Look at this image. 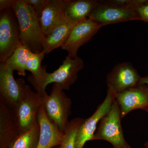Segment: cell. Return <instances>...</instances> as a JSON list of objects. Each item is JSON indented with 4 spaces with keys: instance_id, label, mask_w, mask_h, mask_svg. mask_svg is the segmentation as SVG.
<instances>
[{
    "instance_id": "10",
    "label": "cell",
    "mask_w": 148,
    "mask_h": 148,
    "mask_svg": "<svg viewBox=\"0 0 148 148\" xmlns=\"http://www.w3.org/2000/svg\"><path fill=\"white\" fill-rule=\"evenodd\" d=\"M88 18L96 21L102 27L119 22L138 20L136 14L130 8L112 5L104 1H99Z\"/></svg>"
},
{
    "instance_id": "2",
    "label": "cell",
    "mask_w": 148,
    "mask_h": 148,
    "mask_svg": "<svg viewBox=\"0 0 148 148\" xmlns=\"http://www.w3.org/2000/svg\"><path fill=\"white\" fill-rule=\"evenodd\" d=\"M84 66V62L79 56L72 58L67 56L62 65L53 73L46 71L42 78L38 80L29 75L28 80L42 98L47 95L45 89L50 83L59 85L63 90H69L76 82L78 73Z\"/></svg>"
},
{
    "instance_id": "1",
    "label": "cell",
    "mask_w": 148,
    "mask_h": 148,
    "mask_svg": "<svg viewBox=\"0 0 148 148\" xmlns=\"http://www.w3.org/2000/svg\"><path fill=\"white\" fill-rule=\"evenodd\" d=\"M12 9L18 21L21 43L33 53L42 52L46 36L35 11L24 0H16Z\"/></svg>"
},
{
    "instance_id": "8",
    "label": "cell",
    "mask_w": 148,
    "mask_h": 148,
    "mask_svg": "<svg viewBox=\"0 0 148 148\" xmlns=\"http://www.w3.org/2000/svg\"><path fill=\"white\" fill-rule=\"evenodd\" d=\"M13 71L5 63L0 64V98L12 110L22 98L27 84L23 79H14Z\"/></svg>"
},
{
    "instance_id": "7",
    "label": "cell",
    "mask_w": 148,
    "mask_h": 148,
    "mask_svg": "<svg viewBox=\"0 0 148 148\" xmlns=\"http://www.w3.org/2000/svg\"><path fill=\"white\" fill-rule=\"evenodd\" d=\"M21 43L11 8L0 14V62L5 63Z\"/></svg>"
},
{
    "instance_id": "4",
    "label": "cell",
    "mask_w": 148,
    "mask_h": 148,
    "mask_svg": "<svg viewBox=\"0 0 148 148\" xmlns=\"http://www.w3.org/2000/svg\"><path fill=\"white\" fill-rule=\"evenodd\" d=\"M121 119L119 107L115 100L109 112L99 123L92 140L108 141L113 148H131L124 138Z\"/></svg>"
},
{
    "instance_id": "22",
    "label": "cell",
    "mask_w": 148,
    "mask_h": 148,
    "mask_svg": "<svg viewBox=\"0 0 148 148\" xmlns=\"http://www.w3.org/2000/svg\"><path fill=\"white\" fill-rule=\"evenodd\" d=\"M130 8L136 14L138 20L148 22V0H135Z\"/></svg>"
},
{
    "instance_id": "5",
    "label": "cell",
    "mask_w": 148,
    "mask_h": 148,
    "mask_svg": "<svg viewBox=\"0 0 148 148\" xmlns=\"http://www.w3.org/2000/svg\"><path fill=\"white\" fill-rule=\"evenodd\" d=\"M41 105L39 94L26 84L24 95L13 110L19 134L38 124V113Z\"/></svg>"
},
{
    "instance_id": "11",
    "label": "cell",
    "mask_w": 148,
    "mask_h": 148,
    "mask_svg": "<svg viewBox=\"0 0 148 148\" xmlns=\"http://www.w3.org/2000/svg\"><path fill=\"white\" fill-rule=\"evenodd\" d=\"M141 77L132 64L123 62L117 64L107 76V86L116 93L140 84Z\"/></svg>"
},
{
    "instance_id": "19",
    "label": "cell",
    "mask_w": 148,
    "mask_h": 148,
    "mask_svg": "<svg viewBox=\"0 0 148 148\" xmlns=\"http://www.w3.org/2000/svg\"><path fill=\"white\" fill-rule=\"evenodd\" d=\"M40 135L38 123L18 134L10 143L8 148H36Z\"/></svg>"
},
{
    "instance_id": "13",
    "label": "cell",
    "mask_w": 148,
    "mask_h": 148,
    "mask_svg": "<svg viewBox=\"0 0 148 148\" xmlns=\"http://www.w3.org/2000/svg\"><path fill=\"white\" fill-rule=\"evenodd\" d=\"M69 0H47L39 18L40 25L45 36L66 20L65 10Z\"/></svg>"
},
{
    "instance_id": "3",
    "label": "cell",
    "mask_w": 148,
    "mask_h": 148,
    "mask_svg": "<svg viewBox=\"0 0 148 148\" xmlns=\"http://www.w3.org/2000/svg\"><path fill=\"white\" fill-rule=\"evenodd\" d=\"M58 84H53L50 95L41 98L42 105L49 120L64 133L70 121L72 102Z\"/></svg>"
},
{
    "instance_id": "18",
    "label": "cell",
    "mask_w": 148,
    "mask_h": 148,
    "mask_svg": "<svg viewBox=\"0 0 148 148\" xmlns=\"http://www.w3.org/2000/svg\"><path fill=\"white\" fill-rule=\"evenodd\" d=\"M33 53L21 43L5 63L14 71H16L19 75L25 76L26 64Z\"/></svg>"
},
{
    "instance_id": "6",
    "label": "cell",
    "mask_w": 148,
    "mask_h": 148,
    "mask_svg": "<svg viewBox=\"0 0 148 148\" xmlns=\"http://www.w3.org/2000/svg\"><path fill=\"white\" fill-rule=\"evenodd\" d=\"M107 86V95L104 101L92 115L84 120L80 126L75 139V148H83L86 142L92 140L98 123L109 112L116 100V92L110 86Z\"/></svg>"
},
{
    "instance_id": "17",
    "label": "cell",
    "mask_w": 148,
    "mask_h": 148,
    "mask_svg": "<svg viewBox=\"0 0 148 148\" xmlns=\"http://www.w3.org/2000/svg\"><path fill=\"white\" fill-rule=\"evenodd\" d=\"M99 2L95 0H69L65 10V17L69 21L78 23L88 18Z\"/></svg>"
},
{
    "instance_id": "26",
    "label": "cell",
    "mask_w": 148,
    "mask_h": 148,
    "mask_svg": "<svg viewBox=\"0 0 148 148\" xmlns=\"http://www.w3.org/2000/svg\"><path fill=\"white\" fill-rule=\"evenodd\" d=\"M145 146L146 148H148V140L145 144Z\"/></svg>"
},
{
    "instance_id": "12",
    "label": "cell",
    "mask_w": 148,
    "mask_h": 148,
    "mask_svg": "<svg viewBox=\"0 0 148 148\" xmlns=\"http://www.w3.org/2000/svg\"><path fill=\"white\" fill-rule=\"evenodd\" d=\"M116 101L121 119L135 110H144L148 113V86L138 85L116 93Z\"/></svg>"
},
{
    "instance_id": "20",
    "label": "cell",
    "mask_w": 148,
    "mask_h": 148,
    "mask_svg": "<svg viewBox=\"0 0 148 148\" xmlns=\"http://www.w3.org/2000/svg\"><path fill=\"white\" fill-rule=\"evenodd\" d=\"M82 118H75L70 121L64 132V137L60 148H75V139L77 132L84 121Z\"/></svg>"
},
{
    "instance_id": "16",
    "label": "cell",
    "mask_w": 148,
    "mask_h": 148,
    "mask_svg": "<svg viewBox=\"0 0 148 148\" xmlns=\"http://www.w3.org/2000/svg\"><path fill=\"white\" fill-rule=\"evenodd\" d=\"M77 23L66 19L50 34L46 36L42 52L46 54L57 48L63 46Z\"/></svg>"
},
{
    "instance_id": "14",
    "label": "cell",
    "mask_w": 148,
    "mask_h": 148,
    "mask_svg": "<svg viewBox=\"0 0 148 148\" xmlns=\"http://www.w3.org/2000/svg\"><path fill=\"white\" fill-rule=\"evenodd\" d=\"M38 122L40 135L36 148H53L60 146L64 133L48 119L42 105L38 113Z\"/></svg>"
},
{
    "instance_id": "25",
    "label": "cell",
    "mask_w": 148,
    "mask_h": 148,
    "mask_svg": "<svg viewBox=\"0 0 148 148\" xmlns=\"http://www.w3.org/2000/svg\"><path fill=\"white\" fill-rule=\"evenodd\" d=\"M140 84H145L148 86V76L141 77Z\"/></svg>"
},
{
    "instance_id": "21",
    "label": "cell",
    "mask_w": 148,
    "mask_h": 148,
    "mask_svg": "<svg viewBox=\"0 0 148 148\" xmlns=\"http://www.w3.org/2000/svg\"><path fill=\"white\" fill-rule=\"evenodd\" d=\"M45 54L42 52L40 53H33L27 61L26 70L31 72V76L35 80L42 78L45 72L46 71V67L41 66L42 62Z\"/></svg>"
},
{
    "instance_id": "23",
    "label": "cell",
    "mask_w": 148,
    "mask_h": 148,
    "mask_svg": "<svg viewBox=\"0 0 148 148\" xmlns=\"http://www.w3.org/2000/svg\"><path fill=\"white\" fill-rule=\"evenodd\" d=\"M27 4L31 5L36 13L38 18H39L45 6L47 0H24Z\"/></svg>"
},
{
    "instance_id": "15",
    "label": "cell",
    "mask_w": 148,
    "mask_h": 148,
    "mask_svg": "<svg viewBox=\"0 0 148 148\" xmlns=\"http://www.w3.org/2000/svg\"><path fill=\"white\" fill-rule=\"evenodd\" d=\"M18 134L13 110L0 98V148H8Z\"/></svg>"
},
{
    "instance_id": "9",
    "label": "cell",
    "mask_w": 148,
    "mask_h": 148,
    "mask_svg": "<svg viewBox=\"0 0 148 148\" xmlns=\"http://www.w3.org/2000/svg\"><path fill=\"white\" fill-rule=\"evenodd\" d=\"M102 27L89 18L79 21L74 26L69 39L61 48L68 52L70 58H75L80 47L88 42Z\"/></svg>"
},
{
    "instance_id": "24",
    "label": "cell",
    "mask_w": 148,
    "mask_h": 148,
    "mask_svg": "<svg viewBox=\"0 0 148 148\" xmlns=\"http://www.w3.org/2000/svg\"><path fill=\"white\" fill-rule=\"evenodd\" d=\"M16 0H1L0 1V10L1 11L12 8L15 3Z\"/></svg>"
},
{
    "instance_id": "27",
    "label": "cell",
    "mask_w": 148,
    "mask_h": 148,
    "mask_svg": "<svg viewBox=\"0 0 148 148\" xmlns=\"http://www.w3.org/2000/svg\"><path fill=\"white\" fill-rule=\"evenodd\" d=\"M53 148H60V146H57V147H53Z\"/></svg>"
}]
</instances>
